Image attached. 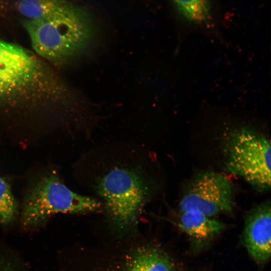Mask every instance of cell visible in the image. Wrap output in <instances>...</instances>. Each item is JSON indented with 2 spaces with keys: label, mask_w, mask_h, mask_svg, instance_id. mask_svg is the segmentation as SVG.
<instances>
[{
  "label": "cell",
  "mask_w": 271,
  "mask_h": 271,
  "mask_svg": "<svg viewBox=\"0 0 271 271\" xmlns=\"http://www.w3.org/2000/svg\"><path fill=\"white\" fill-rule=\"evenodd\" d=\"M67 92L58 76L34 53L0 39V107L58 100Z\"/></svg>",
  "instance_id": "cell-1"
},
{
  "label": "cell",
  "mask_w": 271,
  "mask_h": 271,
  "mask_svg": "<svg viewBox=\"0 0 271 271\" xmlns=\"http://www.w3.org/2000/svg\"><path fill=\"white\" fill-rule=\"evenodd\" d=\"M105 167L96 173L92 187L111 224L125 230L136 223L154 186L141 164L117 161Z\"/></svg>",
  "instance_id": "cell-2"
},
{
  "label": "cell",
  "mask_w": 271,
  "mask_h": 271,
  "mask_svg": "<svg viewBox=\"0 0 271 271\" xmlns=\"http://www.w3.org/2000/svg\"><path fill=\"white\" fill-rule=\"evenodd\" d=\"M23 25L35 51L57 65L82 54L90 44L94 34L90 15L77 6L70 12L54 17L26 19Z\"/></svg>",
  "instance_id": "cell-3"
},
{
  "label": "cell",
  "mask_w": 271,
  "mask_h": 271,
  "mask_svg": "<svg viewBox=\"0 0 271 271\" xmlns=\"http://www.w3.org/2000/svg\"><path fill=\"white\" fill-rule=\"evenodd\" d=\"M103 209L100 201L71 190L54 174L42 177L33 184L25 198L22 222L37 225L57 213H87Z\"/></svg>",
  "instance_id": "cell-4"
},
{
  "label": "cell",
  "mask_w": 271,
  "mask_h": 271,
  "mask_svg": "<svg viewBox=\"0 0 271 271\" xmlns=\"http://www.w3.org/2000/svg\"><path fill=\"white\" fill-rule=\"evenodd\" d=\"M270 143L264 134L242 126L230 132L226 146V167L261 190L270 187Z\"/></svg>",
  "instance_id": "cell-5"
},
{
  "label": "cell",
  "mask_w": 271,
  "mask_h": 271,
  "mask_svg": "<svg viewBox=\"0 0 271 271\" xmlns=\"http://www.w3.org/2000/svg\"><path fill=\"white\" fill-rule=\"evenodd\" d=\"M230 181L220 173L207 172L193 180L179 203L180 212L195 210L213 217L233 207Z\"/></svg>",
  "instance_id": "cell-6"
},
{
  "label": "cell",
  "mask_w": 271,
  "mask_h": 271,
  "mask_svg": "<svg viewBox=\"0 0 271 271\" xmlns=\"http://www.w3.org/2000/svg\"><path fill=\"white\" fill-rule=\"evenodd\" d=\"M271 209L269 202L262 203L247 215L243 233L244 245L256 261L264 262L270 256Z\"/></svg>",
  "instance_id": "cell-7"
},
{
  "label": "cell",
  "mask_w": 271,
  "mask_h": 271,
  "mask_svg": "<svg viewBox=\"0 0 271 271\" xmlns=\"http://www.w3.org/2000/svg\"><path fill=\"white\" fill-rule=\"evenodd\" d=\"M178 226L190 236L202 240L212 238L224 228L222 222L195 210L180 212Z\"/></svg>",
  "instance_id": "cell-8"
},
{
  "label": "cell",
  "mask_w": 271,
  "mask_h": 271,
  "mask_svg": "<svg viewBox=\"0 0 271 271\" xmlns=\"http://www.w3.org/2000/svg\"><path fill=\"white\" fill-rule=\"evenodd\" d=\"M126 267L125 271H176L170 257L158 247L152 246L137 248Z\"/></svg>",
  "instance_id": "cell-9"
},
{
  "label": "cell",
  "mask_w": 271,
  "mask_h": 271,
  "mask_svg": "<svg viewBox=\"0 0 271 271\" xmlns=\"http://www.w3.org/2000/svg\"><path fill=\"white\" fill-rule=\"evenodd\" d=\"M17 9L28 20L50 18L71 11L75 5L67 0H18Z\"/></svg>",
  "instance_id": "cell-10"
},
{
  "label": "cell",
  "mask_w": 271,
  "mask_h": 271,
  "mask_svg": "<svg viewBox=\"0 0 271 271\" xmlns=\"http://www.w3.org/2000/svg\"><path fill=\"white\" fill-rule=\"evenodd\" d=\"M179 16L188 24L208 26L212 21L210 0H171Z\"/></svg>",
  "instance_id": "cell-11"
},
{
  "label": "cell",
  "mask_w": 271,
  "mask_h": 271,
  "mask_svg": "<svg viewBox=\"0 0 271 271\" xmlns=\"http://www.w3.org/2000/svg\"><path fill=\"white\" fill-rule=\"evenodd\" d=\"M18 205L10 187L0 176V222L7 224L15 218Z\"/></svg>",
  "instance_id": "cell-12"
},
{
  "label": "cell",
  "mask_w": 271,
  "mask_h": 271,
  "mask_svg": "<svg viewBox=\"0 0 271 271\" xmlns=\"http://www.w3.org/2000/svg\"><path fill=\"white\" fill-rule=\"evenodd\" d=\"M0 271H11L10 269L6 268V267H1Z\"/></svg>",
  "instance_id": "cell-13"
},
{
  "label": "cell",
  "mask_w": 271,
  "mask_h": 271,
  "mask_svg": "<svg viewBox=\"0 0 271 271\" xmlns=\"http://www.w3.org/2000/svg\"><path fill=\"white\" fill-rule=\"evenodd\" d=\"M3 1L4 0H0V4H1Z\"/></svg>",
  "instance_id": "cell-14"
}]
</instances>
